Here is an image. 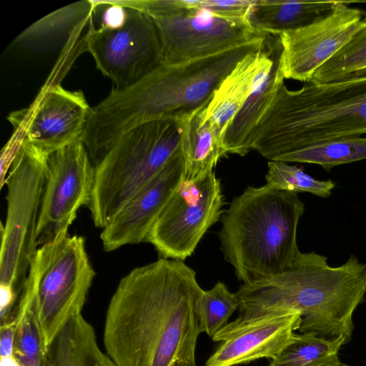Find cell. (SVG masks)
I'll return each instance as SVG.
<instances>
[{
    "label": "cell",
    "instance_id": "6da1fadb",
    "mask_svg": "<svg viewBox=\"0 0 366 366\" xmlns=\"http://www.w3.org/2000/svg\"><path fill=\"white\" fill-rule=\"evenodd\" d=\"M202 291L184 261L160 258L134 268L109 301L106 353L116 366H197V304Z\"/></svg>",
    "mask_w": 366,
    "mask_h": 366
},
{
    "label": "cell",
    "instance_id": "7a4b0ae2",
    "mask_svg": "<svg viewBox=\"0 0 366 366\" xmlns=\"http://www.w3.org/2000/svg\"><path fill=\"white\" fill-rule=\"evenodd\" d=\"M366 264L355 254L340 266L315 252H301L285 271L251 283L237 292V318L213 337L222 342L247 325L291 312L301 313L300 333L347 344L354 331L353 314L366 293Z\"/></svg>",
    "mask_w": 366,
    "mask_h": 366
},
{
    "label": "cell",
    "instance_id": "3957f363",
    "mask_svg": "<svg viewBox=\"0 0 366 366\" xmlns=\"http://www.w3.org/2000/svg\"><path fill=\"white\" fill-rule=\"evenodd\" d=\"M267 35L183 64H161L133 85L112 89L91 108L83 134L93 164L133 127L157 119L183 120L207 107L223 79L243 57L262 46Z\"/></svg>",
    "mask_w": 366,
    "mask_h": 366
},
{
    "label": "cell",
    "instance_id": "277c9868",
    "mask_svg": "<svg viewBox=\"0 0 366 366\" xmlns=\"http://www.w3.org/2000/svg\"><path fill=\"white\" fill-rule=\"evenodd\" d=\"M366 135V75L329 82L285 84L250 137L252 149L276 161L291 152Z\"/></svg>",
    "mask_w": 366,
    "mask_h": 366
},
{
    "label": "cell",
    "instance_id": "5b68a950",
    "mask_svg": "<svg viewBox=\"0 0 366 366\" xmlns=\"http://www.w3.org/2000/svg\"><path fill=\"white\" fill-rule=\"evenodd\" d=\"M305 204L297 193L247 187L221 217L220 249L243 284L279 274L301 252L297 234Z\"/></svg>",
    "mask_w": 366,
    "mask_h": 366
},
{
    "label": "cell",
    "instance_id": "8992f818",
    "mask_svg": "<svg viewBox=\"0 0 366 366\" xmlns=\"http://www.w3.org/2000/svg\"><path fill=\"white\" fill-rule=\"evenodd\" d=\"M185 119L150 120L129 129L116 142L95 167L88 207L96 227L104 229L182 149Z\"/></svg>",
    "mask_w": 366,
    "mask_h": 366
},
{
    "label": "cell",
    "instance_id": "52a82bcc",
    "mask_svg": "<svg viewBox=\"0 0 366 366\" xmlns=\"http://www.w3.org/2000/svg\"><path fill=\"white\" fill-rule=\"evenodd\" d=\"M95 275L82 236L67 234L38 247L28 276L47 352L65 325L81 313Z\"/></svg>",
    "mask_w": 366,
    "mask_h": 366
},
{
    "label": "cell",
    "instance_id": "ba28073f",
    "mask_svg": "<svg viewBox=\"0 0 366 366\" xmlns=\"http://www.w3.org/2000/svg\"><path fill=\"white\" fill-rule=\"evenodd\" d=\"M48 154L22 139L10 164L7 213L1 226L0 285L21 292L38 249L36 231L48 176Z\"/></svg>",
    "mask_w": 366,
    "mask_h": 366
},
{
    "label": "cell",
    "instance_id": "9c48e42d",
    "mask_svg": "<svg viewBox=\"0 0 366 366\" xmlns=\"http://www.w3.org/2000/svg\"><path fill=\"white\" fill-rule=\"evenodd\" d=\"M224 204L221 182L214 170L195 181L184 179L145 242L154 246L161 258L184 261L221 219Z\"/></svg>",
    "mask_w": 366,
    "mask_h": 366
},
{
    "label": "cell",
    "instance_id": "30bf717a",
    "mask_svg": "<svg viewBox=\"0 0 366 366\" xmlns=\"http://www.w3.org/2000/svg\"><path fill=\"white\" fill-rule=\"evenodd\" d=\"M129 10L122 28H97L92 17L85 34L86 50L97 68L112 80L114 90L133 85L162 64L161 44L153 19L139 11Z\"/></svg>",
    "mask_w": 366,
    "mask_h": 366
},
{
    "label": "cell",
    "instance_id": "8fae6325",
    "mask_svg": "<svg viewBox=\"0 0 366 366\" xmlns=\"http://www.w3.org/2000/svg\"><path fill=\"white\" fill-rule=\"evenodd\" d=\"M48 176L36 231L37 247L66 236L79 209L89 205L95 166L82 140L47 156Z\"/></svg>",
    "mask_w": 366,
    "mask_h": 366
},
{
    "label": "cell",
    "instance_id": "7c38bea8",
    "mask_svg": "<svg viewBox=\"0 0 366 366\" xmlns=\"http://www.w3.org/2000/svg\"><path fill=\"white\" fill-rule=\"evenodd\" d=\"M153 21L161 44L162 64L168 66L212 56L267 34L249 22L229 21L198 8Z\"/></svg>",
    "mask_w": 366,
    "mask_h": 366
},
{
    "label": "cell",
    "instance_id": "4fadbf2b",
    "mask_svg": "<svg viewBox=\"0 0 366 366\" xmlns=\"http://www.w3.org/2000/svg\"><path fill=\"white\" fill-rule=\"evenodd\" d=\"M356 1H337L332 10L316 21L278 34L285 79L304 82L341 50L365 25L366 13L352 8Z\"/></svg>",
    "mask_w": 366,
    "mask_h": 366
},
{
    "label": "cell",
    "instance_id": "5bb4252c",
    "mask_svg": "<svg viewBox=\"0 0 366 366\" xmlns=\"http://www.w3.org/2000/svg\"><path fill=\"white\" fill-rule=\"evenodd\" d=\"M91 108L81 91L44 86L29 107L8 120L23 139L49 154L82 140Z\"/></svg>",
    "mask_w": 366,
    "mask_h": 366
},
{
    "label": "cell",
    "instance_id": "9a60e30c",
    "mask_svg": "<svg viewBox=\"0 0 366 366\" xmlns=\"http://www.w3.org/2000/svg\"><path fill=\"white\" fill-rule=\"evenodd\" d=\"M184 179V159L181 149L102 229L100 238L104 249L111 252L124 245L145 242L154 223Z\"/></svg>",
    "mask_w": 366,
    "mask_h": 366
},
{
    "label": "cell",
    "instance_id": "2e32d148",
    "mask_svg": "<svg viewBox=\"0 0 366 366\" xmlns=\"http://www.w3.org/2000/svg\"><path fill=\"white\" fill-rule=\"evenodd\" d=\"M295 312L254 322L230 335L209 357L204 366H236L261 359H274L301 324Z\"/></svg>",
    "mask_w": 366,
    "mask_h": 366
},
{
    "label": "cell",
    "instance_id": "e0dca14e",
    "mask_svg": "<svg viewBox=\"0 0 366 366\" xmlns=\"http://www.w3.org/2000/svg\"><path fill=\"white\" fill-rule=\"evenodd\" d=\"M282 51L280 40L276 35L269 55L254 79L245 102L226 131L223 139L226 153L244 156L252 150L250 137L284 84Z\"/></svg>",
    "mask_w": 366,
    "mask_h": 366
},
{
    "label": "cell",
    "instance_id": "ac0fdd59",
    "mask_svg": "<svg viewBox=\"0 0 366 366\" xmlns=\"http://www.w3.org/2000/svg\"><path fill=\"white\" fill-rule=\"evenodd\" d=\"M272 40L271 34H267L261 48L243 57L223 79L203 109L204 119L222 144L229 125L245 102L254 79L271 51Z\"/></svg>",
    "mask_w": 366,
    "mask_h": 366
},
{
    "label": "cell",
    "instance_id": "d6986e66",
    "mask_svg": "<svg viewBox=\"0 0 366 366\" xmlns=\"http://www.w3.org/2000/svg\"><path fill=\"white\" fill-rule=\"evenodd\" d=\"M45 366H116L97 342L93 326L79 314L60 331L47 352Z\"/></svg>",
    "mask_w": 366,
    "mask_h": 366
},
{
    "label": "cell",
    "instance_id": "ffe728a7",
    "mask_svg": "<svg viewBox=\"0 0 366 366\" xmlns=\"http://www.w3.org/2000/svg\"><path fill=\"white\" fill-rule=\"evenodd\" d=\"M337 1L254 0L249 24L264 34L277 35L309 25L329 14Z\"/></svg>",
    "mask_w": 366,
    "mask_h": 366
},
{
    "label": "cell",
    "instance_id": "44dd1931",
    "mask_svg": "<svg viewBox=\"0 0 366 366\" xmlns=\"http://www.w3.org/2000/svg\"><path fill=\"white\" fill-rule=\"evenodd\" d=\"M204 108L187 118L184 122L182 149L187 180H197L214 171L219 159L227 154L222 141L204 119Z\"/></svg>",
    "mask_w": 366,
    "mask_h": 366
},
{
    "label": "cell",
    "instance_id": "7402d4cb",
    "mask_svg": "<svg viewBox=\"0 0 366 366\" xmlns=\"http://www.w3.org/2000/svg\"><path fill=\"white\" fill-rule=\"evenodd\" d=\"M94 10L92 0L77 1L42 17L21 32L15 43L26 48L40 45L80 31L89 23Z\"/></svg>",
    "mask_w": 366,
    "mask_h": 366
},
{
    "label": "cell",
    "instance_id": "603a6c76",
    "mask_svg": "<svg viewBox=\"0 0 366 366\" xmlns=\"http://www.w3.org/2000/svg\"><path fill=\"white\" fill-rule=\"evenodd\" d=\"M343 337L330 340L308 333H295L268 366H329L338 361Z\"/></svg>",
    "mask_w": 366,
    "mask_h": 366
},
{
    "label": "cell",
    "instance_id": "cb8c5ba5",
    "mask_svg": "<svg viewBox=\"0 0 366 366\" xmlns=\"http://www.w3.org/2000/svg\"><path fill=\"white\" fill-rule=\"evenodd\" d=\"M366 159V137L331 140L297 149L276 161L315 164L330 171L336 166Z\"/></svg>",
    "mask_w": 366,
    "mask_h": 366
},
{
    "label": "cell",
    "instance_id": "d4e9b609",
    "mask_svg": "<svg viewBox=\"0 0 366 366\" xmlns=\"http://www.w3.org/2000/svg\"><path fill=\"white\" fill-rule=\"evenodd\" d=\"M363 75H366V19L365 25L315 72L311 81L329 83Z\"/></svg>",
    "mask_w": 366,
    "mask_h": 366
},
{
    "label": "cell",
    "instance_id": "484cf974",
    "mask_svg": "<svg viewBox=\"0 0 366 366\" xmlns=\"http://www.w3.org/2000/svg\"><path fill=\"white\" fill-rule=\"evenodd\" d=\"M14 355L21 366H45L47 351L39 328L34 303L16 311Z\"/></svg>",
    "mask_w": 366,
    "mask_h": 366
},
{
    "label": "cell",
    "instance_id": "4316f807",
    "mask_svg": "<svg viewBox=\"0 0 366 366\" xmlns=\"http://www.w3.org/2000/svg\"><path fill=\"white\" fill-rule=\"evenodd\" d=\"M239 307L237 292L229 291L222 282H217L209 290H203L197 304L202 332L212 337L227 324Z\"/></svg>",
    "mask_w": 366,
    "mask_h": 366
},
{
    "label": "cell",
    "instance_id": "83f0119b",
    "mask_svg": "<svg viewBox=\"0 0 366 366\" xmlns=\"http://www.w3.org/2000/svg\"><path fill=\"white\" fill-rule=\"evenodd\" d=\"M266 184L281 190L307 192L317 197L327 198L336 184L332 179H315L297 166L281 161H269L265 175Z\"/></svg>",
    "mask_w": 366,
    "mask_h": 366
},
{
    "label": "cell",
    "instance_id": "f1b7e54d",
    "mask_svg": "<svg viewBox=\"0 0 366 366\" xmlns=\"http://www.w3.org/2000/svg\"><path fill=\"white\" fill-rule=\"evenodd\" d=\"M254 0H197L196 8L233 21L249 22Z\"/></svg>",
    "mask_w": 366,
    "mask_h": 366
},
{
    "label": "cell",
    "instance_id": "f546056e",
    "mask_svg": "<svg viewBox=\"0 0 366 366\" xmlns=\"http://www.w3.org/2000/svg\"><path fill=\"white\" fill-rule=\"evenodd\" d=\"M93 2L94 10L99 14V26L97 28L115 30L122 28L127 23L129 11L128 8L114 0H98Z\"/></svg>",
    "mask_w": 366,
    "mask_h": 366
},
{
    "label": "cell",
    "instance_id": "4dcf8cb0",
    "mask_svg": "<svg viewBox=\"0 0 366 366\" xmlns=\"http://www.w3.org/2000/svg\"><path fill=\"white\" fill-rule=\"evenodd\" d=\"M16 322L10 321L0 325V357L14 355Z\"/></svg>",
    "mask_w": 366,
    "mask_h": 366
},
{
    "label": "cell",
    "instance_id": "1f68e13d",
    "mask_svg": "<svg viewBox=\"0 0 366 366\" xmlns=\"http://www.w3.org/2000/svg\"><path fill=\"white\" fill-rule=\"evenodd\" d=\"M0 366H21L14 355L0 357Z\"/></svg>",
    "mask_w": 366,
    "mask_h": 366
},
{
    "label": "cell",
    "instance_id": "d6a6232c",
    "mask_svg": "<svg viewBox=\"0 0 366 366\" xmlns=\"http://www.w3.org/2000/svg\"><path fill=\"white\" fill-rule=\"evenodd\" d=\"M365 287H366V281H365ZM365 295H366V293H365Z\"/></svg>",
    "mask_w": 366,
    "mask_h": 366
}]
</instances>
